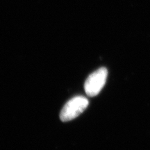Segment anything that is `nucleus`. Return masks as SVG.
I'll use <instances>...</instances> for the list:
<instances>
[{
	"mask_svg": "<svg viewBox=\"0 0 150 150\" xmlns=\"http://www.w3.org/2000/svg\"><path fill=\"white\" fill-rule=\"evenodd\" d=\"M88 100L82 96H77L71 99L61 110L60 119L63 122L74 119L86 110L88 106Z\"/></svg>",
	"mask_w": 150,
	"mask_h": 150,
	"instance_id": "obj_1",
	"label": "nucleus"
},
{
	"mask_svg": "<svg viewBox=\"0 0 150 150\" xmlns=\"http://www.w3.org/2000/svg\"><path fill=\"white\" fill-rule=\"evenodd\" d=\"M108 71L105 67H101L92 73L85 82V91L90 97H94L98 95L102 91L107 78Z\"/></svg>",
	"mask_w": 150,
	"mask_h": 150,
	"instance_id": "obj_2",
	"label": "nucleus"
}]
</instances>
